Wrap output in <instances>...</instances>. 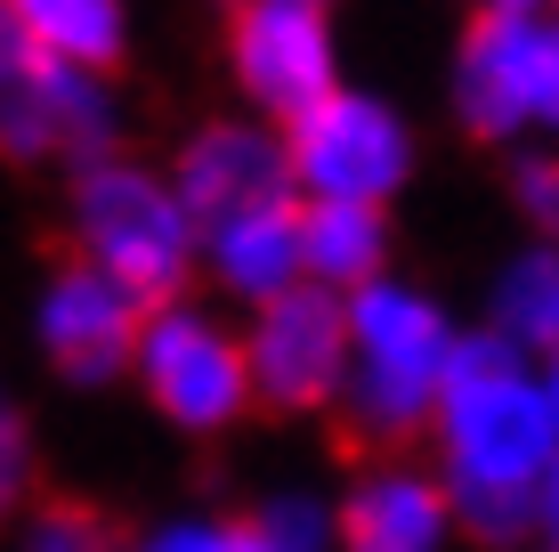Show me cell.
<instances>
[{"mask_svg": "<svg viewBox=\"0 0 559 552\" xmlns=\"http://www.w3.org/2000/svg\"><path fill=\"white\" fill-rule=\"evenodd\" d=\"M41 480V447H33V414L16 407V390L0 383V520H16Z\"/></svg>", "mask_w": 559, "mask_h": 552, "instance_id": "19", "label": "cell"}, {"mask_svg": "<svg viewBox=\"0 0 559 552\" xmlns=\"http://www.w3.org/2000/svg\"><path fill=\"white\" fill-rule=\"evenodd\" d=\"M300 252H308V284L349 301V293L390 277V212H365V203H300Z\"/></svg>", "mask_w": 559, "mask_h": 552, "instance_id": "14", "label": "cell"}, {"mask_svg": "<svg viewBox=\"0 0 559 552\" xmlns=\"http://www.w3.org/2000/svg\"><path fill=\"white\" fill-rule=\"evenodd\" d=\"M293 146V187L300 203H365L390 212V196L414 179V122L381 90L341 82L324 106H308L300 122H284Z\"/></svg>", "mask_w": 559, "mask_h": 552, "instance_id": "6", "label": "cell"}, {"mask_svg": "<svg viewBox=\"0 0 559 552\" xmlns=\"http://www.w3.org/2000/svg\"><path fill=\"white\" fill-rule=\"evenodd\" d=\"M551 9H559V0H551Z\"/></svg>", "mask_w": 559, "mask_h": 552, "instance_id": "27", "label": "cell"}, {"mask_svg": "<svg viewBox=\"0 0 559 552\" xmlns=\"http://www.w3.org/2000/svg\"><path fill=\"white\" fill-rule=\"evenodd\" d=\"M535 366H544V398H551V414H559V350H551V357H535Z\"/></svg>", "mask_w": 559, "mask_h": 552, "instance_id": "24", "label": "cell"}, {"mask_svg": "<svg viewBox=\"0 0 559 552\" xmlns=\"http://www.w3.org/2000/svg\"><path fill=\"white\" fill-rule=\"evenodd\" d=\"M203 269L211 284H227V301H284L293 284H308V252H300V203H260L219 227H203Z\"/></svg>", "mask_w": 559, "mask_h": 552, "instance_id": "13", "label": "cell"}, {"mask_svg": "<svg viewBox=\"0 0 559 552\" xmlns=\"http://www.w3.org/2000/svg\"><path fill=\"white\" fill-rule=\"evenodd\" d=\"M139 333H146V301L122 293L114 277H98L90 260H57L41 277V293H33V350L73 390L122 383L139 366Z\"/></svg>", "mask_w": 559, "mask_h": 552, "instance_id": "9", "label": "cell"}, {"mask_svg": "<svg viewBox=\"0 0 559 552\" xmlns=\"http://www.w3.org/2000/svg\"><path fill=\"white\" fill-rule=\"evenodd\" d=\"M0 9L25 25V42L57 57V66L82 73H114L130 49V9L122 0H0Z\"/></svg>", "mask_w": 559, "mask_h": 552, "instance_id": "15", "label": "cell"}, {"mask_svg": "<svg viewBox=\"0 0 559 552\" xmlns=\"http://www.w3.org/2000/svg\"><path fill=\"white\" fill-rule=\"evenodd\" d=\"M122 552H260V544H252V528L227 520V512H170V520L139 528Z\"/></svg>", "mask_w": 559, "mask_h": 552, "instance_id": "18", "label": "cell"}, {"mask_svg": "<svg viewBox=\"0 0 559 552\" xmlns=\"http://www.w3.org/2000/svg\"><path fill=\"white\" fill-rule=\"evenodd\" d=\"M122 139V106H114L106 73L57 66V57H25L0 82V155L9 163H106Z\"/></svg>", "mask_w": 559, "mask_h": 552, "instance_id": "10", "label": "cell"}, {"mask_svg": "<svg viewBox=\"0 0 559 552\" xmlns=\"http://www.w3.org/2000/svg\"><path fill=\"white\" fill-rule=\"evenodd\" d=\"M511 203H519L527 220L551 227V212H559V155H551V146H527V155H511Z\"/></svg>", "mask_w": 559, "mask_h": 552, "instance_id": "21", "label": "cell"}, {"mask_svg": "<svg viewBox=\"0 0 559 552\" xmlns=\"http://www.w3.org/2000/svg\"><path fill=\"white\" fill-rule=\"evenodd\" d=\"M139 390L146 407L163 414L170 431L187 439H211V431H236L243 414L260 407L252 398V357H243V333L227 317H211L203 301H163L146 309L139 333Z\"/></svg>", "mask_w": 559, "mask_h": 552, "instance_id": "5", "label": "cell"}, {"mask_svg": "<svg viewBox=\"0 0 559 552\" xmlns=\"http://www.w3.org/2000/svg\"><path fill=\"white\" fill-rule=\"evenodd\" d=\"M535 544L559 552V463H551V480H544V504H535Z\"/></svg>", "mask_w": 559, "mask_h": 552, "instance_id": "22", "label": "cell"}, {"mask_svg": "<svg viewBox=\"0 0 559 552\" xmlns=\"http://www.w3.org/2000/svg\"><path fill=\"white\" fill-rule=\"evenodd\" d=\"M487 326L503 333L511 350H527V357H551L559 350V236L527 244V252H511L503 269H495Z\"/></svg>", "mask_w": 559, "mask_h": 552, "instance_id": "16", "label": "cell"}, {"mask_svg": "<svg viewBox=\"0 0 559 552\" xmlns=\"http://www.w3.org/2000/svg\"><path fill=\"white\" fill-rule=\"evenodd\" d=\"M551 236H559V212H551Z\"/></svg>", "mask_w": 559, "mask_h": 552, "instance_id": "25", "label": "cell"}, {"mask_svg": "<svg viewBox=\"0 0 559 552\" xmlns=\"http://www.w3.org/2000/svg\"><path fill=\"white\" fill-rule=\"evenodd\" d=\"M170 187L195 212V227H219L236 212H260V203H300L293 187V146H284L276 122L260 114H219V122H195L170 155Z\"/></svg>", "mask_w": 559, "mask_h": 552, "instance_id": "11", "label": "cell"}, {"mask_svg": "<svg viewBox=\"0 0 559 552\" xmlns=\"http://www.w3.org/2000/svg\"><path fill=\"white\" fill-rule=\"evenodd\" d=\"M478 16H511V9H551V0H471Z\"/></svg>", "mask_w": 559, "mask_h": 552, "instance_id": "23", "label": "cell"}, {"mask_svg": "<svg viewBox=\"0 0 559 552\" xmlns=\"http://www.w3.org/2000/svg\"><path fill=\"white\" fill-rule=\"evenodd\" d=\"M243 528H252L260 552H341V504L308 496V488H284V496L252 504Z\"/></svg>", "mask_w": 559, "mask_h": 552, "instance_id": "17", "label": "cell"}, {"mask_svg": "<svg viewBox=\"0 0 559 552\" xmlns=\"http://www.w3.org/2000/svg\"><path fill=\"white\" fill-rule=\"evenodd\" d=\"M462 326L438 309L421 284H365L349 293V383H341V423L373 447L421 439L438 423V398H447Z\"/></svg>", "mask_w": 559, "mask_h": 552, "instance_id": "2", "label": "cell"}, {"mask_svg": "<svg viewBox=\"0 0 559 552\" xmlns=\"http://www.w3.org/2000/svg\"><path fill=\"white\" fill-rule=\"evenodd\" d=\"M243 357H252L260 407H276V414L341 407V383H349V301L324 293V284H293L284 301L252 309Z\"/></svg>", "mask_w": 559, "mask_h": 552, "instance_id": "8", "label": "cell"}, {"mask_svg": "<svg viewBox=\"0 0 559 552\" xmlns=\"http://www.w3.org/2000/svg\"><path fill=\"white\" fill-rule=\"evenodd\" d=\"M16 552H114V544H106V528L90 520V512H66V504H57V512H41V520L16 537Z\"/></svg>", "mask_w": 559, "mask_h": 552, "instance_id": "20", "label": "cell"}, {"mask_svg": "<svg viewBox=\"0 0 559 552\" xmlns=\"http://www.w3.org/2000/svg\"><path fill=\"white\" fill-rule=\"evenodd\" d=\"M438 480L454 496V520L478 544H527L535 504L559 463V414L544 398V366L511 350L503 333H462L447 398H438Z\"/></svg>", "mask_w": 559, "mask_h": 552, "instance_id": "1", "label": "cell"}, {"mask_svg": "<svg viewBox=\"0 0 559 552\" xmlns=\"http://www.w3.org/2000/svg\"><path fill=\"white\" fill-rule=\"evenodd\" d=\"M535 552H551V544H535Z\"/></svg>", "mask_w": 559, "mask_h": 552, "instance_id": "26", "label": "cell"}, {"mask_svg": "<svg viewBox=\"0 0 559 552\" xmlns=\"http://www.w3.org/2000/svg\"><path fill=\"white\" fill-rule=\"evenodd\" d=\"M227 73L260 122H300L341 90V42L324 0H227Z\"/></svg>", "mask_w": 559, "mask_h": 552, "instance_id": "7", "label": "cell"}, {"mask_svg": "<svg viewBox=\"0 0 559 552\" xmlns=\"http://www.w3.org/2000/svg\"><path fill=\"white\" fill-rule=\"evenodd\" d=\"M454 122L495 146L559 139V9L478 16L454 49Z\"/></svg>", "mask_w": 559, "mask_h": 552, "instance_id": "4", "label": "cell"}, {"mask_svg": "<svg viewBox=\"0 0 559 552\" xmlns=\"http://www.w3.org/2000/svg\"><path fill=\"white\" fill-rule=\"evenodd\" d=\"M454 528L447 480L414 463H373L341 496V552H447Z\"/></svg>", "mask_w": 559, "mask_h": 552, "instance_id": "12", "label": "cell"}, {"mask_svg": "<svg viewBox=\"0 0 559 552\" xmlns=\"http://www.w3.org/2000/svg\"><path fill=\"white\" fill-rule=\"evenodd\" d=\"M73 260H90L98 277H114L122 293H139L146 309L187 301V277L203 269V227L179 203L170 171H146L130 155H106L90 171H73Z\"/></svg>", "mask_w": 559, "mask_h": 552, "instance_id": "3", "label": "cell"}]
</instances>
